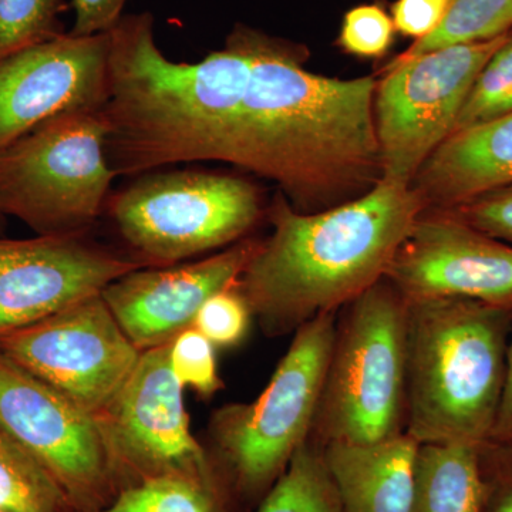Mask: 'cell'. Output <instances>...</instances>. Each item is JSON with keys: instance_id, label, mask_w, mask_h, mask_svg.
<instances>
[{"instance_id": "cell-25", "label": "cell", "mask_w": 512, "mask_h": 512, "mask_svg": "<svg viewBox=\"0 0 512 512\" xmlns=\"http://www.w3.org/2000/svg\"><path fill=\"white\" fill-rule=\"evenodd\" d=\"M63 0H0V62L66 35Z\"/></svg>"}, {"instance_id": "cell-33", "label": "cell", "mask_w": 512, "mask_h": 512, "mask_svg": "<svg viewBox=\"0 0 512 512\" xmlns=\"http://www.w3.org/2000/svg\"><path fill=\"white\" fill-rule=\"evenodd\" d=\"M490 440L512 441V338L508 343L503 396Z\"/></svg>"}, {"instance_id": "cell-32", "label": "cell", "mask_w": 512, "mask_h": 512, "mask_svg": "<svg viewBox=\"0 0 512 512\" xmlns=\"http://www.w3.org/2000/svg\"><path fill=\"white\" fill-rule=\"evenodd\" d=\"M127 0H72L74 23L72 36L109 33L120 19Z\"/></svg>"}, {"instance_id": "cell-6", "label": "cell", "mask_w": 512, "mask_h": 512, "mask_svg": "<svg viewBox=\"0 0 512 512\" xmlns=\"http://www.w3.org/2000/svg\"><path fill=\"white\" fill-rule=\"evenodd\" d=\"M101 110H72L0 151V211L37 235H86L116 174Z\"/></svg>"}, {"instance_id": "cell-23", "label": "cell", "mask_w": 512, "mask_h": 512, "mask_svg": "<svg viewBox=\"0 0 512 512\" xmlns=\"http://www.w3.org/2000/svg\"><path fill=\"white\" fill-rule=\"evenodd\" d=\"M94 512H220L207 478L185 474L147 477Z\"/></svg>"}, {"instance_id": "cell-18", "label": "cell", "mask_w": 512, "mask_h": 512, "mask_svg": "<svg viewBox=\"0 0 512 512\" xmlns=\"http://www.w3.org/2000/svg\"><path fill=\"white\" fill-rule=\"evenodd\" d=\"M417 448L407 433L375 443L323 446L343 512H409Z\"/></svg>"}, {"instance_id": "cell-13", "label": "cell", "mask_w": 512, "mask_h": 512, "mask_svg": "<svg viewBox=\"0 0 512 512\" xmlns=\"http://www.w3.org/2000/svg\"><path fill=\"white\" fill-rule=\"evenodd\" d=\"M384 279L406 301L476 299L512 308V245L447 211H424Z\"/></svg>"}, {"instance_id": "cell-8", "label": "cell", "mask_w": 512, "mask_h": 512, "mask_svg": "<svg viewBox=\"0 0 512 512\" xmlns=\"http://www.w3.org/2000/svg\"><path fill=\"white\" fill-rule=\"evenodd\" d=\"M106 204L121 237L147 266L229 247L261 217L254 184L204 171L143 174Z\"/></svg>"}, {"instance_id": "cell-19", "label": "cell", "mask_w": 512, "mask_h": 512, "mask_svg": "<svg viewBox=\"0 0 512 512\" xmlns=\"http://www.w3.org/2000/svg\"><path fill=\"white\" fill-rule=\"evenodd\" d=\"M480 444H419L409 512H483Z\"/></svg>"}, {"instance_id": "cell-34", "label": "cell", "mask_w": 512, "mask_h": 512, "mask_svg": "<svg viewBox=\"0 0 512 512\" xmlns=\"http://www.w3.org/2000/svg\"><path fill=\"white\" fill-rule=\"evenodd\" d=\"M6 215L3 214L2 211H0V237H3V234H5L6 229Z\"/></svg>"}, {"instance_id": "cell-12", "label": "cell", "mask_w": 512, "mask_h": 512, "mask_svg": "<svg viewBox=\"0 0 512 512\" xmlns=\"http://www.w3.org/2000/svg\"><path fill=\"white\" fill-rule=\"evenodd\" d=\"M144 266L86 235L0 237V338L100 295Z\"/></svg>"}, {"instance_id": "cell-27", "label": "cell", "mask_w": 512, "mask_h": 512, "mask_svg": "<svg viewBox=\"0 0 512 512\" xmlns=\"http://www.w3.org/2000/svg\"><path fill=\"white\" fill-rule=\"evenodd\" d=\"M251 318L247 301L234 286L215 293L202 305L194 328L200 330L212 345L229 348L245 338Z\"/></svg>"}, {"instance_id": "cell-28", "label": "cell", "mask_w": 512, "mask_h": 512, "mask_svg": "<svg viewBox=\"0 0 512 512\" xmlns=\"http://www.w3.org/2000/svg\"><path fill=\"white\" fill-rule=\"evenodd\" d=\"M392 16L379 5H360L343 18L338 45L349 55L380 57L386 55L394 39Z\"/></svg>"}, {"instance_id": "cell-17", "label": "cell", "mask_w": 512, "mask_h": 512, "mask_svg": "<svg viewBox=\"0 0 512 512\" xmlns=\"http://www.w3.org/2000/svg\"><path fill=\"white\" fill-rule=\"evenodd\" d=\"M512 185V113L451 134L421 165L412 185L426 211H448Z\"/></svg>"}, {"instance_id": "cell-16", "label": "cell", "mask_w": 512, "mask_h": 512, "mask_svg": "<svg viewBox=\"0 0 512 512\" xmlns=\"http://www.w3.org/2000/svg\"><path fill=\"white\" fill-rule=\"evenodd\" d=\"M259 244L242 239L202 261L144 266L111 282L101 298L140 352L167 345L194 326L212 295L238 285Z\"/></svg>"}, {"instance_id": "cell-31", "label": "cell", "mask_w": 512, "mask_h": 512, "mask_svg": "<svg viewBox=\"0 0 512 512\" xmlns=\"http://www.w3.org/2000/svg\"><path fill=\"white\" fill-rule=\"evenodd\" d=\"M451 0H396L392 6L394 28L414 42L436 32Z\"/></svg>"}, {"instance_id": "cell-11", "label": "cell", "mask_w": 512, "mask_h": 512, "mask_svg": "<svg viewBox=\"0 0 512 512\" xmlns=\"http://www.w3.org/2000/svg\"><path fill=\"white\" fill-rule=\"evenodd\" d=\"M0 427L50 471L70 501L103 490L111 464L99 417L0 353Z\"/></svg>"}, {"instance_id": "cell-1", "label": "cell", "mask_w": 512, "mask_h": 512, "mask_svg": "<svg viewBox=\"0 0 512 512\" xmlns=\"http://www.w3.org/2000/svg\"><path fill=\"white\" fill-rule=\"evenodd\" d=\"M251 76L224 163L275 181L296 211L353 200L382 180L376 80L333 79L302 66L303 52L238 25Z\"/></svg>"}, {"instance_id": "cell-2", "label": "cell", "mask_w": 512, "mask_h": 512, "mask_svg": "<svg viewBox=\"0 0 512 512\" xmlns=\"http://www.w3.org/2000/svg\"><path fill=\"white\" fill-rule=\"evenodd\" d=\"M106 156L116 177L191 161H224L251 76L237 30L198 63L167 59L151 13L127 15L109 32Z\"/></svg>"}, {"instance_id": "cell-10", "label": "cell", "mask_w": 512, "mask_h": 512, "mask_svg": "<svg viewBox=\"0 0 512 512\" xmlns=\"http://www.w3.org/2000/svg\"><path fill=\"white\" fill-rule=\"evenodd\" d=\"M0 353L97 417L141 356L101 293L2 336Z\"/></svg>"}, {"instance_id": "cell-35", "label": "cell", "mask_w": 512, "mask_h": 512, "mask_svg": "<svg viewBox=\"0 0 512 512\" xmlns=\"http://www.w3.org/2000/svg\"><path fill=\"white\" fill-rule=\"evenodd\" d=\"M0 512H3V511H0Z\"/></svg>"}, {"instance_id": "cell-26", "label": "cell", "mask_w": 512, "mask_h": 512, "mask_svg": "<svg viewBox=\"0 0 512 512\" xmlns=\"http://www.w3.org/2000/svg\"><path fill=\"white\" fill-rule=\"evenodd\" d=\"M215 346L192 326L170 343V365L183 387H191L201 396L210 397L221 389Z\"/></svg>"}, {"instance_id": "cell-30", "label": "cell", "mask_w": 512, "mask_h": 512, "mask_svg": "<svg viewBox=\"0 0 512 512\" xmlns=\"http://www.w3.org/2000/svg\"><path fill=\"white\" fill-rule=\"evenodd\" d=\"M447 212L490 237L512 244V185L485 192Z\"/></svg>"}, {"instance_id": "cell-5", "label": "cell", "mask_w": 512, "mask_h": 512, "mask_svg": "<svg viewBox=\"0 0 512 512\" xmlns=\"http://www.w3.org/2000/svg\"><path fill=\"white\" fill-rule=\"evenodd\" d=\"M406 299L387 279L340 309L309 440L365 444L406 433Z\"/></svg>"}, {"instance_id": "cell-7", "label": "cell", "mask_w": 512, "mask_h": 512, "mask_svg": "<svg viewBox=\"0 0 512 512\" xmlns=\"http://www.w3.org/2000/svg\"><path fill=\"white\" fill-rule=\"evenodd\" d=\"M338 313H323L296 330L254 402L228 404L212 417V437L242 493L264 498L311 437Z\"/></svg>"}, {"instance_id": "cell-9", "label": "cell", "mask_w": 512, "mask_h": 512, "mask_svg": "<svg viewBox=\"0 0 512 512\" xmlns=\"http://www.w3.org/2000/svg\"><path fill=\"white\" fill-rule=\"evenodd\" d=\"M508 33L393 59L384 67L373 103L382 180L412 185L421 165L450 136L477 74Z\"/></svg>"}, {"instance_id": "cell-29", "label": "cell", "mask_w": 512, "mask_h": 512, "mask_svg": "<svg viewBox=\"0 0 512 512\" xmlns=\"http://www.w3.org/2000/svg\"><path fill=\"white\" fill-rule=\"evenodd\" d=\"M483 512H512V441L487 440L478 448Z\"/></svg>"}, {"instance_id": "cell-14", "label": "cell", "mask_w": 512, "mask_h": 512, "mask_svg": "<svg viewBox=\"0 0 512 512\" xmlns=\"http://www.w3.org/2000/svg\"><path fill=\"white\" fill-rule=\"evenodd\" d=\"M184 387L170 365V343L141 352L126 383L100 414L111 454L147 477L207 478V458L190 430Z\"/></svg>"}, {"instance_id": "cell-20", "label": "cell", "mask_w": 512, "mask_h": 512, "mask_svg": "<svg viewBox=\"0 0 512 512\" xmlns=\"http://www.w3.org/2000/svg\"><path fill=\"white\" fill-rule=\"evenodd\" d=\"M70 503L50 471L0 427V511L66 512Z\"/></svg>"}, {"instance_id": "cell-24", "label": "cell", "mask_w": 512, "mask_h": 512, "mask_svg": "<svg viewBox=\"0 0 512 512\" xmlns=\"http://www.w3.org/2000/svg\"><path fill=\"white\" fill-rule=\"evenodd\" d=\"M512 113V30L468 90L451 134ZM450 134V136H451ZM448 136V137H450Z\"/></svg>"}, {"instance_id": "cell-21", "label": "cell", "mask_w": 512, "mask_h": 512, "mask_svg": "<svg viewBox=\"0 0 512 512\" xmlns=\"http://www.w3.org/2000/svg\"><path fill=\"white\" fill-rule=\"evenodd\" d=\"M256 512H343L322 447L306 441Z\"/></svg>"}, {"instance_id": "cell-4", "label": "cell", "mask_w": 512, "mask_h": 512, "mask_svg": "<svg viewBox=\"0 0 512 512\" xmlns=\"http://www.w3.org/2000/svg\"><path fill=\"white\" fill-rule=\"evenodd\" d=\"M406 302V433L419 444L490 440L512 308L467 298Z\"/></svg>"}, {"instance_id": "cell-3", "label": "cell", "mask_w": 512, "mask_h": 512, "mask_svg": "<svg viewBox=\"0 0 512 512\" xmlns=\"http://www.w3.org/2000/svg\"><path fill=\"white\" fill-rule=\"evenodd\" d=\"M426 205L410 185L380 180L348 202L311 212L275 198L274 232L238 281L252 318L268 336L296 332L323 313L339 312L382 281Z\"/></svg>"}, {"instance_id": "cell-15", "label": "cell", "mask_w": 512, "mask_h": 512, "mask_svg": "<svg viewBox=\"0 0 512 512\" xmlns=\"http://www.w3.org/2000/svg\"><path fill=\"white\" fill-rule=\"evenodd\" d=\"M109 80V33H66L2 60L0 151L66 111L103 109Z\"/></svg>"}, {"instance_id": "cell-22", "label": "cell", "mask_w": 512, "mask_h": 512, "mask_svg": "<svg viewBox=\"0 0 512 512\" xmlns=\"http://www.w3.org/2000/svg\"><path fill=\"white\" fill-rule=\"evenodd\" d=\"M512 30V0H451L443 22L394 60L412 59L441 47L484 42Z\"/></svg>"}]
</instances>
